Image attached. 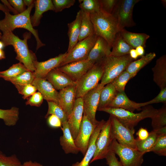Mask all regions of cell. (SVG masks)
Returning a JSON list of instances; mask_svg holds the SVG:
<instances>
[{
  "label": "cell",
  "mask_w": 166,
  "mask_h": 166,
  "mask_svg": "<svg viewBox=\"0 0 166 166\" xmlns=\"http://www.w3.org/2000/svg\"><path fill=\"white\" fill-rule=\"evenodd\" d=\"M139 57L143 56L144 53V47L141 46H138L135 49Z\"/></svg>",
  "instance_id": "11a10c76"
},
{
  "label": "cell",
  "mask_w": 166,
  "mask_h": 166,
  "mask_svg": "<svg viewBox=\"0 0 166 166\" xmlns=\"http://www.w3.org/2000/svg\"><path fill=\"white\" fill-rule=\"evenodd\" d=\"M105 121L102 120L95 129L90 139L88 149L84 158L80 162L73 164L71 166H89L96 150V144L97 137Z\"/></svg>",
  "instance_id": "7402d4cb"
},
{
  "label": "cell",
  "mask_w": 166,
  "mask_h": 166,
  "mask_svg": "<svg viewBox=\"0 0 166 166\" xmlns=\"http://www.w3.org/2000/svg\"><path fill=\"white\" fill-rule=\"evenodd\" d=\"M0 10L2 11L4 13L10 12L6 7L3 4L1 3H0Z\"/></svg>",
  "instance_id": "9f6ffc18"
},
{
  "label": "cell",
  "mask_w": 166,
  "mask_h": 166,
  "mask_svg": "<svg viewBox=\"0 0 166 166\" xmlns=\"http://www.w3.org/2000/svg\"><path fill=\"white\" fill-rule=\"evenodd\" d=\"M80 10L81 21L78 42L95 34L94 28L90 20V14Z\"/></svg>",
  "instance_id": "4dcf8cb0"
},
{
  "label": "cell",
  "mask_w": 166,
  "mask_h": 166,
  "mask_svg": "<svg viewBox=\"0 0 166 166\" xmlns=\"http://www.w3.org/2000/svg\"><path fill=\"white\" fill-rule=\"evenodd\" d=\"M81 10L89 14L100 11L99 0H79Z\"/></svg>",
  "instance_id": "74e56055"
},
{
  "label": "cell",
  "mask_w": 166,
  "mask_h": 166,
  "mask_svg": "<svg viewBox=\"0 0 166 166\" xmlns=\"http://www.w3.org/2000/svg\"><path fill=\"white\" fill-rule=\"evenodd\" d=\"M5 58L4 51L2 49H0V60L3 59Z\"/></svg>",
  "instance_id": "680465c9"
},
{
  "label": "cell",
  "mask_w": 166,
  "mask_h": 166,
  "mask_svg": "<svg viewBox=\"0 0 166 166\" xmlns=\"http://www.w3.org/2000/svg\"><path fill=\"white\" fill-rule=\"evenodd\" d=\"M27 99V100L26 102V105L39 107L42 104L44 98L41 93L39 92H38L35 93Z\"/></svg>",
  "instance_id": "f6af8a7d"
},
{
  "label": "cell",
  "mask_w": 166,
  "mask_h": 166,
  "mask_svg": "<svg viewBox=\"0 0 166 166\" xmlns=\"http://www.w3.org/2000/svg\"><path fill=\"white\" fill-rule=\"evenodd\" d=\"M166 102V88L161 89L158 95L153 99L145 102L146 106L152 104Z\"/></svg>",
  "instance_id": "bcb514c9"
},
{
  "label": "cell",
  "mask_w": 166,
  "mask_h": 166,
  "mask_svg": "<svg viewBox=\"0 0 166 166\" xmlns=\"http://www.w3.org/2000/svg\"><path fill=\"white\" fill-rule=\"evenodd\" d=\"M62 126L63 135L60 137L59 140L63 150L66 154H77L80 151L75 144L68 122L62 124Z\"/></svg>",
  "instance_id": "603a6c76"
},
{
  "label": "cell",
  "mask_w": 166,
  "mask_h": 166,
  "mask_svg": "<svg viewBox=\"0 0 166 166\" xmlns=\"http://www.w3.org/2000/svg\"><path fill=\"white\" fill-rule=\"evenodd\" d=\"M134 60L129 54L118 57L109 56L104 57L101 60L103 73L101 83L105 86L111 83Z\"/></svg>",
  "instance_id": "5b68a950"
},
{
  "label": "cell",
  "mask_w": 166,
  "mask_h": 166,
  "mask_svg": "<svg viewBox=\"0 0 166 166\" xmlns=\"http://www.w3.org/2000/svg\"><path fill=\"white\" fill-rule=\"evenodd\" d=\"M97 125L93 124L83 114L78 133L74 140L76 146L83 156L86 153L90 138Z\"/></svg>",
  "instance_id": "4fadbf2b"
},
{
  "label": "cell",
  "mask_w": 166,
  "mask_h": 166,
  "mask_svg": "<svg viewBox=\"0 0 166 166\" xmlns=\"http://www.w3.org/2000/svg\"><path fill=\"white\" fill-rule=\"evenodd\" d=\"M32 84L41 93L44 99L58 104V92L48 81L45 78H35Z\"/></svg>",
  "instance_id": "44dd1931"
},
{
  "label": "cell",
  "mask_w": 166,
  "mask_h": 166,
  "mask_svg": "<svg viewBox=\"0 0 166 166\" xmlns=\"http://www.w3.org/2000/svg\"><path fill=\"white\" fill-rule=\"evenodd\" d=\"M111 47L102 38L97 36L95 43L89 52L87 59L94 64L101 61L110 55Z\"/></svg>",
  "instance_id": "ac0fdd59"
},
{
  "label": "cell",
  "mask_w": 166,
  "mask_h": 166,
  "mask_svg": "<svg viewBox=\"0 0 166 166\" xmlns=\"http://www.w3.org/2000/svg\"><path fill=\"white\" fill-rule=\"evenodd\" d=\"M159 135L156 131L153 130L149 132L148 136L145 139L140 140L135 139L136 149L144 154L150 152L154 147Z\"/></svg>",
  "instance_id": "1f68e13d"
},
{
  "label": "cell",
  "mask_w": 166,
  "mask_h": 166,
  "mask_svg": "<svg viewBox=\"0 0 166 166\" xmlns=\"http://www.w3.org/2000/svg\"><path fill=\"white\" fill-rule=\"evenodd\" d=\"M103 73L101 61L95 64L85 75L76 82V99L82 98L87 93L95 88L101 80Z\"/></svg>",
  "instance_id": "8992f818"
},
{
  "label": "cell",
  "mask_w": 166,
  "mask_h": 166,
  "mask_svg": "<svg viewBox=\"0 0 166 166\" xmlns=\"http://www.w3.org/2000/svg\"><path fill=\"white\" fill-rule=\"evenodd\" d=\"M112 48L109 56L116 57L128 55L130 50L133 48L124 40L119 32L116 35Z\"/></svg>",
  "instance_id": "83f0119b"
},
{
  "label": "cell",
  "mask_w": 166,
  "mask_h": 166,
  "mask_svg": "<svg viewBox=\"0 0 166 166\" xmlns=\"http://www.w3.org/2000/svg\"><path fill=\"white\" fill-rule=\"evenodd\" d=\"M52 2L56 12L61 11L65 8H69L74 5L75 0H53Z\"/></svg>",
  "instance_id": "ee69618b"
},
{
  "label": "cell",
  "mask_w": 166,
  "mask_h": 166,
  "mask_svg": "<svg viewBox=\"0 0 166 166\" xmlns=\"http://www.w3.org/2000/svg\"><path fill=\"white\" fill-rule=\"evenodd\" d=\"M15 86L19 93L22 95V98L24 99L28 98L35 93L37 90L36 88L32 84Z\"/></svg>",
  "instance_id": "b9f144b4"
},
{
  "label": "cell",
  "mask_w": 166,
  "mask_h": 166,
  "mask_svg": "<svg viewBox=\"0 0 166 166\" xmlns=\"http://www.w3.org/2000/svg\"><path fill=\"white\" fill-rule=\"evenodd\" d=\"M56 90H61L70 86H76V82L73 81L66 74L55 68L49 72L45 77Z\"/></svg>",
  "instance_id": "d6986e66"
},
{
  "label": "cell",
  "mask_w": 166,
  "mask_h": 166,
  "mask_svg": "<svg viewBox=\"0 0 166 166\" xmlns=\"http://www.w3.org/2000/svg\"><path fill=\"white\" fill-rule=\"evenodd\" d=\"M151 152L160 156H166V134L159 136L154 147L150 151Z\"/></svg>",
  "instance_id": "60d3db41"
},
{
  "label": "cell",
  "mask_w": 166,
  "mask_h": 166,
  "mask_svg": "<svg viewBox=\"0 0 166 166\" xmlns=\"http://www.w3.org/2000/svg\"><path fill=\"white\" fill-rule=\"evenodd\" d=\"M149 134V132L146 129L141 128L136 133L137 136L136 139L140 140H144L147 138Z\"/></svg>",
  "instance_id": "f907efd6"
},
{
  "label": "cell",
  "mask_w": 166,
  "mask_h": 166,
  "mask_svg": "<svg viewBox=\"0 0 166 166\" xmlns=\"http://www.w3.org/2000/svg\"><path fill=\"white\" fill-rule=\"evenodd\" d=\"M90 17L95 34L104 39L112 48L116 35L118 32L116 19L112 15L100 11L90 14Z\"/></svg>",
  "instance_id": "3957f363"
},
{
  "label": "cell",
  "mask_w": 166,
  "mask_h": 166,
  "mask_svg": "<svg viewBox=\"0 0 166 166\" xmlns=\"http://www.w3.org/2000/svg\"><path fill=\"white\" fill-rule=\"evenodd\" d=\"M0 166H23L16 155L7 156L0 150Z\"/></svg>",
  "instance_id": "ab89813d"
},
{
  "label": "cell",
  "mask_w": 166,
  "mask_h": 166,
  "mask_svg": "<svg viewBox=\"0 0 166 166\" xmlns=\"http://www.w3.org/2000/svg\"><path fill=\"white\" fill-rule=\"evenodd\" d=\"M97 37L94 34L78 42L70 52L67 53L66 56L59 67L71 62L87 59Z\"/></svg>",
  "instance_id": "30bf717a"
},
{
  "label": "cell",
  "mask_w": 166,
  "mask_h": 166,
  "mask_svg": "<svg viewBox=\"0 0 166 166\" xmlns=\"http://www.w3.org/2000/svg\"><path fill=\"white\" fill-rule=\"evenodd\" d=\"M23 1L26 6H27L28 7L34 3V1L32 0H24Z\"/></svg>",
  "instance_id": "6f0895ef"
},
{
  "label": "cell",
  "mask_w": 166,
  "mask_h": 166,
  "mask_svg": "<svg viewBox=\"0 0 166 166\" xmlns=\"http://www.w3.org/2000/svg\"><path fill=\"white\" fill-rule=\"evenodd\" d=\"M47 122L49 125L51 127H62V123L61 121L57 117L53 115H50L48 117Z\"/></svg>",
  "instance_id": "681fc988"
},
{
  "label": "cell",
  "mask_w": 166,
  "mask_h": 166,
  "mask_svg": "<svg viewBox=\"0 0 166 166\" xmlns=\"http://www.w3.org/2000/svg\"><path fill=\"white\" fill-rule=\"evenodd\" d=\"M129 55L130 57L134 60L136 59L139 57L135 49L134 48L130 50Z\"/></svg>",
  "instance_id": "db71d44e"
},
{
  "label": "cell",
  "mask_w": 166,
  "mask_h": 166,
  "mask_svg": "<svg viewBox=\"0 0 166 166\" xmlns=\"http://www.w3.org/2000/svg\"><path fill=\"white\" fill-rule=\"evenodd\" d=\"M140 0H118L112 15L116 19L118 32L125 27L136 25L133 18V11L135 5Z\"/></svg>",
  "instance_id": "52a82bcc"
},
{
  "label": "cell",
  "mask_w": 166,
  "mask_h": 166,
  "mask_svg": "<svg viewBox=\"0 0 166 166\" xmlns=\"http://www.w3.org/2000/svg\"><path fill=\"white\" fill-rule=\"evenodd\" d=\"M0 39H1V37H2V34L1 32V31H0Z\"/></svg>",
  "instance_id": "6125c7cd"
},
{
  "label": "cell",
  "mask_w": 166,
  "mask_h": 166,
  "mask_svg": "<svg viewBox=\"0 0 166 166\" xmlns=\"http://www.w3.org/2000/svg\"><path fill=\"white\" fill-rule=\"evenodd\" d=\"M109 166H122L121 163L116 157V154L110 150L105 158Z\"/></svg>",
  "instance_id": "7dc6e473"
},
{
  "label": "cell",
  "mask_w": 166,
  "mask_h": 166,
  "mask_svg": "<svg viewBox=\"0 0 166 166\" xmlns=\"http://www.w3.org/2000/svg\"><path fill=\"white\" fill-rule=\"evenodd\" d=\"M34 6L32 4L23 12L16 14L12 15L9 12L5 13V16L3 19L0 20L1 30H8L13 31L15 29L22 28L29 31L34 37L37 42L36 50L44 46L45 44L42 43L39 38L37 30L34 29L32 24L30 17L31 11Z\"/></svg>",
  "instance_id": "7a4b0ae2"
},
{
  "label": "cell",
  "mask_w": 166,
  "mask_h": 166,
  "mask_svg": "<svg viewBox=\"0 0 166 166\" xmlns=\"http://www.w3.org/2000/svg\"><path fill=\"white\" fill-rule=\"evenodd\" d=\"M118 0H99L100 11L112 15Z\"/></svg>",
  "instance_id": "7bdbcfd3"
},
{
  "label": "cell",
  "mask_w": 166,
  "mask_h": 166,
  "mask_svg": "<svg viewBox=\"0 0 166 166\" xmlns=\"http://www.w3.org/2000/svg\"><path fill=\"white\" fill-rule=\"evenodd\" d=\"M119 32L124 40L134 49L140 46L144 48L147 40L150 37L146 34L132 32L124 29Z\"/></svg>",
  "instance_id": "484cf974"
},
{
  "label": "cell",
  "mask_w": 166,
  "mask_h": 166,
  "mask_svg": "<svg viewBox=\"0 0 166 166\" xmlns=\"http://www.w3.org/2000/svg\"><path fill=\"white\" fill-rule=\"evenodd\" d=\"M28 70L20 62L13 65L7 69L0 71V77L6 81L14 78Z\"/></svg>",
  "instance_id": "836d02e7"
},
{
  "label": "cell",
  "mask_w": 166,
  "mask_h": 166,
  "mask_svg": "<svg viewBox=\"0 0 166 166\" xmlns=\"http://www.w3.org/2000/svg\"><path fill=\"white\" fill-rule=\"evenodd\" d=\"M19 109L16 107L7 109H0V119L2 120L5 124L8 126L16 124L19 120Z\"/></svg>",
  "instance_id": "d6a6232c"
},
{
  "label": "cell",
  "mask_w": 166,
  "mask_h": 166,
  "mask_svg": "<svg viewBox=\"0 0 166 166\" xmlns=\"http://www.w3.org/2000/svg\"><path fill=\"white\" fill-rule=\"evenodd\" d=\"M146 106L145 102L136 103L131 100L124 91L118 92L115 97L107 107L123 109L133 112L140 110L142 107Z\"/></svg>",
  "instance_id": "ffe728a7"
},
{
  "label": "cell",
  "mask_w": 166,
  "mask_h": 166,
  "mask_svg": "<svg viewBox=\"0 0 166 166\" xmlns=\"http://www.w3.org/2000/svg\"><path fill=\"white\" fill-rule=\"evenodd\" d=\"M35 12L33 15L30 17V20L33 27L37 26L40 23L42 14L49 10L54 11V8L52 0H36L34 1Z\"/></svg>",
  "instance_id": "d4e9b609"
},
{
  "label": "cell",
  "mask_w": 166,
  "mask_h": 166,
  "mask_svg": "<svg viewBox=\"0 0 166 166\" xmlns=\"http://www.w3.org/2000/svg\"><path fill=\"white\" fill-rule=\"evenodd\" d=\"M76 86L67 87L58 92V104L65 112L68 119L72 111L76 99Z\"/></svg>",
  "instance_id": "e0dca14e"
},
{
  "label": "cell",
  "mask_w": 166,
  "mask_h": 166,
  "mask_svg": "<svg viewBox=\"0 0 166 166\" xmlns=\"http://www.w3.org/2000/svg\"><path fill=\"white\" fill-rule=\"evenodd\" d=\"M105 86L101 83L87 93L82 97L83 103V114L93 124L97 125L99 122L96 118L101 92Z\"/></svg>",
  "instance_id": "8fae6325"
},
{
  "label": "cell",
  "mask_w": 166,
  "mask_h": 166,
  "mask_svg": "<svg viewBox=\"0 0 166 166\" xmlns=\"http://www.w3.org/2000/svg\"><path fill=\"white\" fill-rule=\"evenodd\" d=\"M67 54V52H66L45 61L39 62L36 61L34 63L35 70L34 72L35 77L45 78L51 70L60 66Z\"/></svg>",
  "instance_id": "9a60e30c"
},
{
  "label": "cell",
  "mask_w": 166,
  "mask_h": 166,
  "mask_svg": "<svg viewBox=\"0 0 166 166\" xmlns=\"http://www.w3.org/2000/svg\"><path fill=\"white\" fill-rule=\"evenodd\" d=\"M161 2L162 3V4L164 6H166V0H162L161 1Z\"/></svg>",
  "instance_id": "94428289"
},
{
  "label": "cell",
  "mask_w": 166,
  "mask_h": 166,
  "mask_svg": "<svg viewBox=\"0 0 166 166\" xmlns=\"http://www.w3.org/2000/svg\"><path fill=\"white\" fill-rule=\"evenodd\" d=\"M1 31L3 34L1 40L5 47L12 45L16 53V58L28 70L34 72L35 70L34 63L37 60L35 54L29 49L27 45V41L30 38V34H25L24 38L22 40L9 30Z\"/></svg>",
  "instance_id": "6da1fadb"
},
{
  "label": "cell",
  "mask_w": 166,
  "mask_h": 166,
  "mask_svg": "<svg viewBox=\"0 0 166 166\" xmlns=\"http://www.w3.org/2000/svg\"><path fill=\"white\" fill-rule=\"evenodd\" d=\"M1 1L3 4L9 10V11L12 12L14 14H18L10 4L8 1L6 0H2Z\"/></svg>",
  "instance_id": "816d5d0a"
},
{
  "label": "cell",
  "mask_w": 166,
  "mask_h": 166,
  "mask_svg": "<svg viewBox=\"0 0 166 166\" xmlns=\"http://www.w3.org/2000/svg\"><path fill=\"white\" fill-rule=\"evenodd\" d=\"M83 103L82 98L75 100L74 106L67 121L69 129L74 140L78 133L83 118Z\"/></svg>",
  "instance_id": "2e32d148"
},
{
  "label": "cell",
  "mask_w": 166,
  "mask_h": 166,
  "mask_svg": "<svg viewBox=\"0 0 166 166\" xmlns=\"http://www.w3.org/2000/svg\"><path fill=\"white\" fill-rule=\"evenodd\" d=\"M152 126L153 130H158L166 127V107L164 106L157 109L151 118Z\"/></svg>",
  "instance_id": "e575fe53"
},
{
  "label": "cell",
  "mask_w": 166,
  "mask_h": 166,
  "mask_svg": "<svg viewBox=\"0 0 166 166\" xmlns=\"http://www.w3.org/2000/svg\"><path fill=\"white\" fill-rule=\"evenodd\" d=\"M23 166H44L36 161H33L31 160L26 161L22 164Z\"/></svg>",
  "instance_id": "f5cc1de1"
},
{
  "label": "cell",
  "mask_w": 166,
  "mask_h": 166,
  "mask_svg": "<svg viewBox=\"0 0 166 166\" xmlns=\"http://www.w3.org/2000/svg\"><path fill=\"white\" fill-rule=\"evenodd\" d=\"M113 136L120 144L136 149L134 136L135 130L130 129L122 124L115 117L110 115Z\"/></svg>",
  "instance_id": "7c38bea8"
},
{
  "label": "cell",
  "mask_w": 166,
  "mask_h": 166,
  "mask_svg": "<svg viewBox=\"0 0 166 166\" xmlns=\"http://www.w3.org/2000/svg\"><path fill=\"white\" fill-rule=\"evenodd\" d=\"M156 56L154 52H150L143 55L140 59L131 62L125 70L135 77L137 73L144 67L152 61Z\"/></svg>",
  "instance_id": "f546056e"
},
{
  "label": "cell",
  "mask_w": 166,
  "mask_h": 166,
  "mask_svg": "<svg viewBox=\"0 0 166 166\" xmlns=\"http://www.w3.org/2000/svg\"><path fill=\"white\" fill-rule=\"evenodd\" d=\"M134 76L125 70L119 75L111 82L117 92L124 91L125 86L131 79Z\"/></svg>",
  "instance_id": "8d00e7d4"
},
{
  "label": "cell",
  "mask_w": 166,
  "mask_h": 166,
  "mask_svg": "<svg viewBox=\"0 0 166 166\" xmlns=\"http://www.w3.org/2000/svg\"><path fill=\"white\" fill-rule=\"evenodd\" d=\"M153 80L160 89L166 88V55H164L156 61L152 68Z\"/></svg>",
  "instance_id": "cb8c5ba5"
},
{
  "label": "cell",
  "mask_w": 166,
  "mask_h": 166,
  "mask_svg": "<svg viewBox=\"0 0 166 166\" xmlns=\"http://www.w3.org/2000/svg\"><path fill=\"white\" fill-rule=\"evenodd\" d=\"M8 2L18 14L24 12L26 8L23 1L22 0H9Z\"/></svg>",
  "instance_id": "c3c4849f"
},
{
  "label": "cell",
  "mask_w": 166,
  "mask_h": 166,
  "mask_svg": "<svg viewBox=\"0 0 166 166\" xmlns=\"http://www.w3.org/2000/svg\"><path fill=\"white\" fill-rule=\"evenodd\" d=\"M48 110L45 116L47 118L50 115L57 117L61 121L62 124L67 121L68 117L62 109L57 103L52 101H48Z\"/></svg>",
  "instance_id": "d590c367"
},
{
  "label": "cell",
  "mask_w": 166,
  "mask_h": 166,
  "mask_svg": "<svg viewBox=\"0 0 166 166\" xmlns=\"http://www.w3.org/2000/svg\"><path fill=\"white\" fill-rule=\"evenodd\" d=\"M35 78L34 72L27 70L18 77L9 79L7 81L10 82L14 86L21 85L32 84Z\"/></svg>",
  "instance_id": "f35d334b"
},
{
  "label": "cell",
  "mask_w": 166,
  "mask_h": 166,
  "mask_svg": "<svg viewBox=\"0 0 166 166\" xmlns=\"http://www.w3.org/2000/svg\"><path fill=\"white\" fill-rule=\"evenodd\" d=\"M117 92L111 83L104 86L100 93L97 110L107 107L113 101Z\"/></svg>",
  "instance_id": "f1b7e54d"
},
{
  "label": "cell",
  "mask_w": 166,
  "mask_h": 166,
  "mask_svg": "<svg viewBox=\"0 0 166 166\" xmlns=\"http://www.w3.org/2000/svg\"><path fill=\"white\" fill-rule=\"evenodd\" d=\"M94 64L88 59L73 62L57 68L76 82L85 75Z\"/></svg>",
  "instance_id": "5bb4252c"
},
{
  "label": "cell",
  "mask_w": 166,
  "mask_h": 166,
  "mask_svg": "<svg viewBox=\"0 0 166 166\" xmlns=\"http://www.w3.org/2000/svg\"><path fill=\"white\" fill-rule=\"evenodd\" d=\"M5 47L3 42L1 40L0 41V49H2Z\"/></svg>",
  "instance_id": "91938a15"
},
{
  "label": "cell",
  "mask_w": 166,
  "mask_h": 166,
  "mask_svg": "<svg viewBox=\"0 0 166 166\" xmlns=\"http://www.w3.org/2000/svg\"><path fill=\"white\" fill-rule=\"evenodd\" d=\"M110 150L119 156L122 166H141L143 162L144 153L136 149L122 145L114 139Z\"/></svg>",
  "instance_id": "ba28073f"
},
{
  "label": "cell",
  "mask_w": 166,
  "mask_h": 166,
  "mask_svg": "<svg viewBox=\"0 0 166 166\" xmlns=\"http://www.w3.org/2000/svg\"><path fill=\"white\" fill-rule=\"evenodd\" d=\"M112 130L111 120L110 117L105 121L96 140V150L90 161L105 158L110 151V148L114 139Z\"/></svg>",
  "instance_id": "9c48e42d"
},
{
  "label": "cell",
  "mask_w": 166,
  "mask_h": 166,
  "mask_svg": "<svg viewBox=\"0 0 166 166\" xmlns=\"http://www.w3.org/2000/svg\"><path fill=\"white\" fill-rule=\"evenodd\" d=\"M81 21V11L80 10L77 13L75 19L72 22L68 24V35L69 42L67 53L70 52L78 42Z\"/></svg>",
  "instance_id": "4316f807"
},
{
  "label": "cell",
  "mask_w": 166,
  "mask_h": 166,
  "mask_svg": "<svg viewBox=\"0 0 166 166\" xmlns=\"http://www.w3.org/2000/svg\"><path fill=\"white\" fill-rule=\"evenodd\" d=\"M108 113L115 117L127 128L134 130V127L141 121L147 118H151L157 109L151 106H145L140 113H135L123 109L106 107L97 110Z\"/></svg>",
  "instance_id": "277c9868"
}]
</instances>
